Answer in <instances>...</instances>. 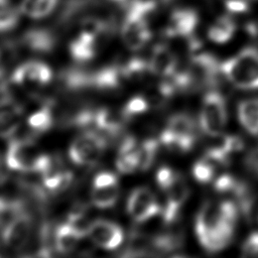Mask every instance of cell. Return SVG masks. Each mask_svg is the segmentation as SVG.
I'll return each instance as SVG.
<instances>
[{
  "instance_id": "cell-40",
  "label": "cell",
  "mask_w": 258,
  "mask_h": 258,
  "mask_svg": "<svg viewBox=\"0 0 258 258\" xmlns=\"http://www.w3.org/2000/svg\"><path fill=\"white\" fill-rule=\"evenodd\" d=\"M246 163L249 169L258 176V147L249 153Z\"/></svg>"
},
{
  "instance_id": "cell-13",
  "label": "cell",
  "mask_w": 258,
  "mask_h": 258,
  "mask_svg": "<svg viewBox=\"0 0 258 258\" xmlns=\"http://www.w3.org/2000/svg\"><path fill=\"white\" fill-rule=\"evenodd\" d=\"M166 202L163 207V220L166 224L172 223L188 196V187L184 178L177 173L170 185L165 189Z\"/></svg>"
},
{
  "instance_id": "cell-36",
  "label": "cell",
  "mask_w": 258,
  "mask_h": 258,
  "mask_svg": "<svg viewBox=\"0 0 258 258\" xmlns=\"http://www.w3.org/2000/svg\"><path fill=\"white\" fill-rule=\"evenodd\" d=\"M176 174H177V172L173 171L169 167H166V166L160 167L156 173V181H157L158 185L160 186V188L165 190L170 185V183L173 181Z\"/></svg>"
},
{
  "instance_id": "cell-37",
  "label": "cell",
  "mask_w": 258,
  "mask_h": 258,
  "mask_svg": "<svg viewBox=\"0 0 258 258\" xmlns=\"http://www.w3.org/2000/svg\"><path fill=\"white\" fill-rule=\"evenodd\" d=\"M242 253L245 256H258V232L250 234L245 240L242 246Z\"/></svg>"
},
{
  "instance_id": "cell-27",
  "label": "cell",
  "mask_w": 258,
  "mask_h": 258,
  "mask_svg": "<svg viewBox=\"0 0 258 258\" xmlns=\"http://www.w3.org/2000/svg\"><path fill=\"white\" fill-rule=\"evenodd\" d=\"M27 123L31 129L37 132L47 131L53 123L52 113L48 105H44L38 111L31 114L27 120Z\"/></svg>"
},
{
  "instance_id": "cell-38",
  "label": "cell",
  "mask_w": 258,
  "mask_h": 258,
  "mask_svg": "<svg viewBox=\"0 0 258 258\" xmlns=\"http://www.w3.org/2000/svg\"><path fill=\"white\" fill-rule=\"evenodd\" d=\"M115 183H118L116 175L112 172H107V171H103L97 174L93 181L94 187H103V186H108Z\"/></svg>"
},
{
  "instance_id": "cell-32",
  "label": "cell",
  "mask_w": 258,
  "mask_h": 258,
  "mask_svg": "<svg viewBox=\"0 0 258 258\" xmlns=\"http://www.w3.org/2000/svg\"><path fill=\"white\" fill-rule=\"evenodd\" d=\"M116 166L120 172H133L139 168L138 153H118Z\"/></svg>"
},
{
  "instance_id": "cell-34",
  "label": "cell",
  "mask_w": 258,
  "mask_h": 258,
  "mask_svg": "<svg viewBox=\"0 0 258 258\" xmlns=\"http://www.w3.org/2000/svg\"><path fill=\"white\" fill-rule=\"evenodd\" d=\"M106 22L97 17H87L82 21L81 31L99 37L106 30Z\"/></svg>"
},
{
  "instance_id": "cell-31",
  "label": "cell",
  "mask_w": 258,
  "mask_h": 258,
  "mask_svg": "<svg viewBox=\"0 0 258 258\" xmlns=\"http://www.w3.org/2000/svg\"><path fill=\"white\" fill-rule=\"evenodd\" d=\"M19 21V12L16 8L7 5L0 7V32L13 29Z\"/></svg>"
},
{
  "instance_id": "cell-12",
  "label": "cell",
  "mask_w": 258,
  "mask_h": 258,
  "mask_svg": "<svg viewBox=\"0 0 258 258\" xmlns=\"http://www.w3.org/2000/svg\"><path fill=\"white\" fill-rule=\"evenodd\" d=\"M52 72L50 68L41 61L31 60L19 66L12 74L11 80L18 85L43 86L50 82Z\"/></svg>"
},
{
  "instance_id": "cell-29",
  "label": "cell",
  "mask_w": 258,
  "mask_h": 258,
  "mask_svg": "<svg viewBox=\"0 0 258 258\" xmlns=\"http://www.w3.org/2000/svg\"><path fill=\"white\" fill-rule=\"evenodd\" d=\"M158 149V143L154 139H148L142 142L139 145L138 150V161H139V168L141 170L148 169L156 156Z\"/></svg>"
},
{
  "instance_id": "cell-25",
  "label": "cell",
  "mask_w": 258,
  "mask_h": 258,
  "mask_svg": "<svg viewBox=\"0 0 258 258\" xmlns=\"http://www.w3.org/2000/svg\"><path fill=\"white\" fill-rule=\"evenodd\" d=\"M119 198V186L118 183L103 186L94 187L91 194L92 203L99 209L112 208L118 201Z\"/></svg>"
},
{
  "instance_id": "cell-5",
  "label": "cell",
  "mask_w": 258,
  "mask_h": 258,
  "mask_svg": "<svg viewBox=\"0 0 258 258\" xmlns=\"http://www.w3.org/2000/svg\"><path fill=\"white\" fill-rule=\"evenodd\" d=\"M106 145L104 137L94 131H87L72 142L69 156L78 165H92L99 160Z\"/></svg>"
},
{
  "instance_id": "cell-33",
  "label": "cell",
  "mask_w": 258,
  "mask_h": 258,
  "mask_svg": "<svg viewBox=\"0 0 258 258\" xmlns=\"http://www.w3.org/2000/svg\"><path fill=\"white\" fill-rule=\"evenodd\" d=\"M148 109V103L143 97H134L130 99L127 104L125 105L122 114L125 117V119H130L133 116L142 114L146 112Z\"/></svg>"
},
{
  "instance_id": "cell-43",
  "label": "cell",
  "mask_w": 258,
  "mask_h": 258,
  "mask_svg": "<svg viewBox=\"0 0 258 258\" xmlns=\"http://www.w3.org/2000/svg\"><path fill=\"white\" fill-rule=\"evenodd\" d=\"M3 74H4V70H3V66H2V62H1V55H0V79L3 76Z\"/></svg>"
},
{
  "instance_id": "cell-44",
  "label": "cell",
  "mask_w": 258,
  "mask_h": 258,
  "mask_svg": "<svg viewBox=\"0 0 258 258\" xmlns=\"http://www.w3.org/2000/svg\"><path fill=\"white\" fill-rule=\"evenodd\" d=\"M112 2H116V3H121V2H124L125 0H110Z\"/></svg>"
},
{
  "instance_id": "cell-35",
  "label": "cell",
  "mask_w": 258,
  "mask_h": 258,
  "mask_svg": "<svg viewBox=\"0 0 258 258\" xmlns=\"http://www.w3.org/2000/svg\"><path fill=\"white\" fill-rule=\"evenodd\" d=\"M238 184H239V181L235 179L233 176L229 174H224L216 180L215 188L221 194H227V192L234 194Z\"/></svg>"
},
{
  "instance_id": "cell-39",
  "label": "cell",
  "mask_w": 258,
  "mask_h": 258,
  "mask_svg": "<svg viewBox=\"0 0 258 258\" xmlns=\"http://www.w3.org/2000/svg\"><path fill=\"white\" fill-rule=\"evenodd\" d=\"M225 6L232 13H243L248 10V4L245 0H226Z\"/></svg>"
},
{
  "instance_id": "cell-28",
  "label": "cell",
  "mask_w": 258,
  "mask_h": 258,
  "mask_svg": "<svg viewBox=\"0 0 258 258\" xmlns=\"http://www.w3.org/2000/svg\"><path fill=\"white\" fill-rule=\"evenodd\" d=\"M68 223L74 228L81 238L89 235L92 223H90L86 217V208L84 206H77L71 211Z\"/></svg>"
},
{
  "instance_id": "cell-3",
  "label": "cell",
  "mask_w": 258,
  "mask_h": 258,
  "mask_svg": "<svg viewBox=\"0 0 258 258\" xmlns=\"http://www.w3.org/2000/svg\"><path fill=\"white\" fill-rule=\"evenodd\" d=\"M161 143L177 152L189 151L196 142V126L186 114H175L169 118L160 135Z\"/></svg>"
},
{
  "instance_id": "cell-41",
  "label": "cell",
  "mask_w": 258,
  "mask_h": 258,
  "mask_svg": "<svg viewBox=\"0 0 258 258\" xmlns=\"http://www.w3.org/2000/svg\"><path fill=\"white\" fill-rule=\"evenodd\" d=\"M8 99H11L10 97V91L6 84H0V103L3 101H6Z\"/></svg>"
},
{
  "instance_id": "cell-8",
  "label": "cell",
  "mask_w": 258,
  "mask_h": 258,
  "mask_svg": "<svg viewBox=\"0 0 258 258\" xmlns=\"http://www.w3.org/2000/svg\"><path fill=\"white\" fill-rule=\"evenodd\" d=\"M159 211L154 195L146 187L134 189L127 200V212L136 222H145Z\"/></svg>"
},
{
  "instance_id": "cell-15",
  "label": "cell",
  "mask_w": 258,
  "mask_h": 258,
  "mask_svg": "<svg viewBox=\"0 0 258 258\" xmlns=\"http://www.w3.org/2000/svg\"><path fill=\"white\" fill-rule=\"evenodd\" d=\"M198 21V14L195 10L188 8L176 9L171 13L166 34L169 36H188L196 29Z\"/></svg>"
},
{
  "instance_id": "cell-45",
  "label": "cell",
  "mask_w": 258,
  "mask_h": 258,
  "mask_svg": "<svg viewBox=\"0 0 258 258\" xmlns=\"http://www.w3.org/2000/svg\"><path fill=\"white\" fill-rule=\"evenodd\" d=\"M2 172H1V164H0V181H2Z\"/></svg>"
},
{
  "instance_id": "cell-6",
  "label": "cell",
  "mask_w": 258,
  "mask_h": 258,
  "mask_svg": "<svg viewBox=\"0 0 258 258\" xmlns=\"http://www.w3.org/2000/svg\"><path fill=\"white\" fill-rule=\"evenodd\" d=\"M220 69L216 58L209 53L194 56L184 71L187 88L201 89L214 86L217 83Z\"/></svg>"
},
{
  "instance_id": "cell-46",
  "label": "cell",
  "mask_w": 258,
  "mask_h": 258,
  "mask_svg": "<svg viewBox=\"0 0 258 258\" xmlns=\"http://www.w3.org/2000/svg\"><path fill=\"white\" fill-rule=\"evenodd\" d=\"M255 32H256V33H257V34H258V27H257V29H256V30H255Z\"/></svg>"
},
{
  "instance_id": "cell-24",
  "label": "cell",
  "mask_w": 258,
  "mask_h": 258,
  "mask_svg": "<svg viewBox=\"0 0 258 258\" xmlns=\"http://www.w3.org/2000/svg\"><path fill=\"white\" fill-rule=\"evenodd\" d=\"M123 119H125L123 114L118 115L105 108L99 109L95 113V125L98 127V129L111 134H115L121 129Z\"/></svg>"
},
{
  "instance_id": "cell-14",
  "label": "cell",
  "mask_w": 258,
  "mask_h": 258,
  "mask_svg": "<svg viewBox=\"0 0 258 258\" xmlns=\"http://www.w3.org/2000/svg\"><path fill=\"white\" fill-rule=\"evenodd\" d=\"M177 60L172 50L164 44L153 47L149 61L148 71L156 76L169 77L176 71Z\"/></svg>"
},
{
  "instance_id": "cell-4",
  "label": "cell",
  "mask_w": 258,
  "mask_h": 258,
  "mask_svg": "<svg viewBox=\"0 0 258 258\" xmlns=\"http://www.w3.org/2000/svg\"><path fill=\"white\" fill-rule=\"evenodd\" d=\"M227 123L226 102L222 95L210 92L206 95L201 113L200 124L203 131L209 136H219Z\"/></svg>"
},
{
  "instance_id": "cell-10",
  "label": "cell",
  "mask_w": 258,
  "mask_h": 258,
  "mask_svg": "<svg viewBox=\"0 0 258 258\" xmlns=\"http://www.w3.org/2000/svg\"><path fill=\"white\" fill-rule=\"evenodd\" d=\"M31 225V219L25 212L18 214L3 229L2 240L4 244L14 250L23 248L29 239Z\"/></svg>"
},
{
  "instance_id": "cell-26",
  "label": "cell",
  "mask_w": 258,
  "mask_h": 258,
  "mask_svg": "<svg viewBox=\"0 0 258 258\" xmlns=\"http://www.w3.org/2000/svg\"><path fill=\"white\" fill-rule=\"evenodd\" d=\"M61 81L69 90H83L92 87V74L79 69H71L62 74Z\"/></svg>"
},
{
  "instance_id": "cell-16",
  "label": "cell",
  "mask_w": 258,
  "mask_h": 258,
  "mask_svg": "<svg viewBox=\"0 0 258 258\" xmlns=\"http://www.w3.org/2000/svg\"><path fill=\"white\" fill-rule=\"evenodd\" d=\"M21 114V106L12 99L0 103V137L7 138L16 132L20 125Z\"/></svg>"
},
{
  "instance_id": "cell-11",
  "label": "cell",
  "mask_w": 258,
  "mask_h": 258,
  "mask_svg": "<svg viewBox=\"0 0 258 258\" xmlns=\"http://www.w3.org/2000/svg\"><path fill=\"white\" fill-rule=\"evenodd\" d=\"M89 236L99 247L106 250L118 248L123 241V231L115 223L97 220L91 224Z\"/></svg>"
},
{
  "instance_id": "cell-19",
  "label": "cell",
  "mask_w": 258,
  "mask_h": 258,
  "mask_svg": "<svg viewBox=\"0 0 258 258\" xmlns=\"http://www.w3.org/2000/svg\"><path fill=\"white\" fill-rule=\"evenodd\" d=\"M123 78L120 67H105L92 74V87L99 90H114L120 86Z\"/></svg>"
},
{
  "instance_id": "cell-21",
  "label": "cell",
  "mask_w": 258,
  "mask_h": 258,
  "mask_svg": "<svg viewBox=\"0 0 258 258\" xmlns=\"http://www.w3.org/2000/svg\"><path fill=\"white\" fill-rule=\"evenodd\" d=\"M80 239L81 237L74 228L69 223H64L57 226L53 236V243L55 249L64 254L73 251L77 247Z\"/></svg>"
},
{
  "instance_id": "cell-9",
  "label": "cell",
  "mask_w": 258,
  "mask_h": 258,
  "mask_svg": "<svg viewBox=\"0 0 258 258\" xmlns=\"http://www.w3.org/2000/svg\"><path fill=\"white\" fill-rule=\"evenodd\" d=\"M122 40L124 44L132 50L142 48L151 38V30L145 17L126 14L122 26Z\"/></svg>"
},
{
  "instance_id": "cell-17",
  "label": "cell",
  "mask_w": 258,
  "mask_h": 258,
  "mask_svg": "<svg viewBox=\"0 0 258 258\" xmlns=\"http://www.w3.org/2000/svg\"><path fill=\"white\" fill-rule=\"evenodd\" d=\"M22 41L29 49L35 52L46 53L53 49L55 36L46 28H31L24 33Z\"/></svg>"
},
{
  "instance_id": "cell-22",
  "label": "cell",
  "mask_w": 258,
  "mask_h": 258,
  "mask_svg": "<svg viewBox=\"0 0 258 258\" xmlns=\"http://www.w3.org/2000/svg\"><path fill=\"white\" fill-rule=\"evenodd\" d=\"M235 30V22L228 16H221L209 27L208 37L216 43H225L232 38Z\"/></svg>"
},
{
  "instance_id": "cell-1",
  "label": "cell",
  "mask_w": 258,
  "mask_h": 258,
  "mask_svg": "<svg viewBox=\"0 0 258 258\" xmlns=\"http://www.w3.org/2000/svg\"><path fill=\"white\" fill-rule=\"evenodd\" d=\"M236 218L237 209L232 202L205 204L196 223L202 246L209 252H216L226 247L232 238Z\"/></svg>"
},
{
  "instance_id": "cell-18",
  "label": "cell",
  "mask_w": 258,
  "mask_h": 258,
  "mask_svg": "<svg viewBox=\"0 0 258 258\" xmlns=\"http://www.w3.org/2000/svg\"><path fill=\"white\" fill-rule=\"evenodd\" d=\"M97 37L91 34L80 31L69 46L72 57L80 62L92 59L97 51Z\"/></svg>"
},
{
  "instance_id": "cell-42",
  "label": "cell",
  "mask_w": 258,
  "mask_h": 258,
  "mask_svg": "<svg viewBox=\"0 0 258 258\" xmlns=\"http://www.w3.org/2000/svg\"><path fill=\"white\" fill-rule=\"evenodd\" d=\"M9 5V0H0V7H4Z\"/></svg>"
},
{
  "instance_id": "cell-30",
  "label": "cell",
  "mask_w": 258,
  "mask_h": 258,
  "mask_svg": "<svg viewBox=\"0 0 258 258\" xmlns=\"http://www.w3.org/2000/svg\"><path fill=\"white\" fill-rule=\"evenodd\" d=\"M214 172L215 164L207 158H203L197 161L192 167V174L195 178L202 183H206L212 180Z\"/></svg>"
},
{
  "instance_id": "cell-7",
  "label": "cell",
  "mask_w": 258,
  "mask_h": 258,
  "mask_svg": "<svg viewBox=\"0 0 258 258\" xmlns=\"http://www.w3.org/2000/svg\"><path fill=\"white\" fill-rule=\"evenodd\" d=\"M40 154L32 140H12L6 152V164L13 170L33 171L36 160Z\"/></svg>"
},
{
  "instance_id": "cell-2",
  "label": "cell",
  "mask_w": 258,
  "mask_h": 258,
  "mask_svg": "<svg viewBox=\"0 0 258 258\" xmlns=\"http://www.w3.org/2000/svg\"><path fill=\"white\" fill-rule=\"evenodd\" d=\"M221 71L237 88L258 89V49L246 47L236 56L221 63Z\"/></svg>"
},
{
  "instance_id": "cell-23",
  "label": "cell",
  "mask_w": 258,
  "mask_h": 258,
  "mask_svg": "<svg viewBox=\"0 0 258 258\" xmlns=\"http://www.w3.org/2000/svg\"><path fill=\"white\" fill-rule=\"evenodd\" d=\"M58 0H22L20 11L24 15L40 19L49 15L56 7Z\"/></svg>"
},
{
  "instance_id": "cell-20",
  "label": "cell",
  "mask_w": 258,
  "mask_h": 258,
  "mask_svg": "<svg viewBox=\"0 0 258 258\" xmlns=\"http://www.w3.org/2000/svg\"><path fill=\"white\" fill-rule=\"evenodd\" d=\"M238 117L241 125L253 135H258V99L241 101L238 106Z\"/></svg>"
}]
</instances>
